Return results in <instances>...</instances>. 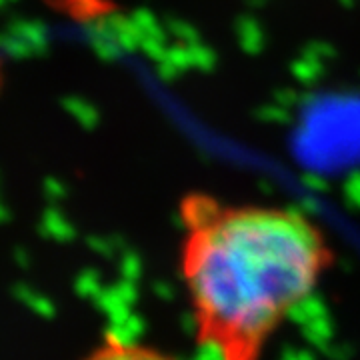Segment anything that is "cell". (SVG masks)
<instances>
[{
  "mask_svg": "<svg viewBox=\"0 0 360 360\" xmlns=\"http://www.w3.org/2000/svg\"><path fill=\"white\" fill-rule=\"evenodd\" d=\"M0 39H2V30H0Z\"/></svg>",
  "mask_w": 360,
  "mask_h": 360,
  "instance_id": "cell-4",
  "label": "cell"
},
{
  "mask_svg": "<svg viewBox=\"0 0 360 360\" xmlns=\"http://www.w3.org/2000/svg\"><path fill=\"white\" fill-rule=\"evenodd\" d=\"M82 360H179L172 354L156 347H148L142 342H130L118 336H106L98 347L89 352Z\"/></svg>",
  "mask_w": 360,
  "mask_h": 360,
  "instance_id": "cell-2",
  "label": "cell"
},
{
  "mask_svg": "<svg viewBox=\"0 0 360 360\" xmlns=\"http://www.w3.org/2000/svg\"><path fill=\"white\" fill-rule=\"evenodd\" d=\"M180 222L179 272L196 345L212 360H262L333 269V246L314 220L286 206L193 194Z\"/></svg>",
  "mask_w": 360,
  "mask_h": 360,
  "instance_id": "cell-1",
  "label": "cell"
},
{
  "mask_svg": "<svg viewBox=\"0 0 360 360\" xmlns=\"http://www.w3.org/2000/svg\"><path fill=\"white\" fill-rule=\"evenodd\" d=\"M11 2H14V0H0V11H2V8H6Z\"/></svg>",
  "mask_w": 360,
  "mask_h": 360,
  "instance_id": "cell-3",
  "label": "cell"
}]
</instances>
